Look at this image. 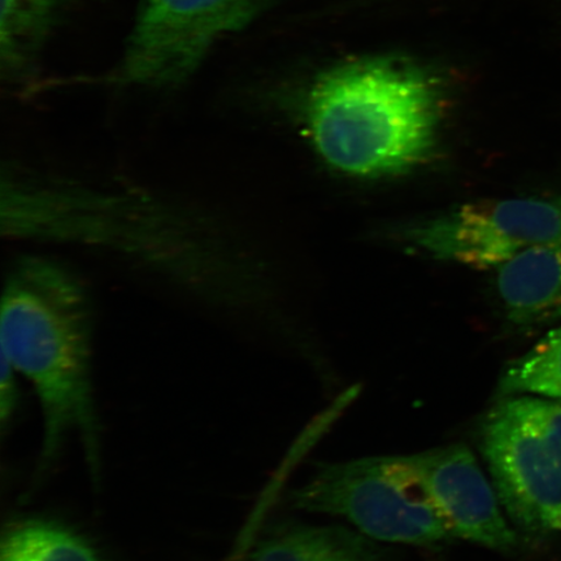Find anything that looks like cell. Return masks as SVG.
Masks as SVG:
<instances>
[{"instance_id": "4fadbf2b", "label": "cell", "mask_w": 561, "mask_h": 561, "mask_svg": "<svg viewBox=\"0 0 561 561\" xmlns=\"http://www.w3.org/2000/svg\"><path fill=\"white\" fill-rule=\"evenodd\" d=\"M18 371L13 368L9 360L2 355V380H0V419L2 425L12 417L13 411L18 404V383L15 375Z\"/></svg>"}, {"instance_id": "30bf717a", "label": "cell", "mask_w": 561, "mask_h": 561, "mask_svg": "<svg viewBox=\"0 0 561 561\" xmlns=\"http://www.w3.org/2000/svg\"><path fill=\"white\" fill-rule=\"evenodd\" d=\"M250 561H376L362 539L324 526L298 525L273 533Z\"/></svg>"}, {"instance_id": "52a82bcc", "label": "cell", "mask_w": 561, "mask_h": 561, "mask_svg": "<svg viewBox=\"0 0 561 561\" xmlns=\"http://www.w3.org/2000/svg\"><path fill=\"white\" fill-rule=\"evenodd\" d=\"M407 459L454 538L494 551L515 549L518 538L493 481L468 447L433 448Z\"/></svg>"}, {"instance_id": "7c38bea8", "label": "cell", "mask_w": 561, "mask_h": 561, "mask_svg": "<svg viewBox=\"0 0 561 561\" xmlns=\"http://www.w3.org/2000/svg\"><path fill=\"white\" fill-rule=\"evenodd\" d=\"M497 396L561 399V324L510 364L497 385Z\"/></svg>"}, {"instance_id": "6da1fadb", "label": "cell", "mask_w": 561, "mask_h": 561, "mask_svg": "<svg viewBox=\"0 0 561 561\" xmlns=\"http://www.w3.org/2000/svg\"><path fill=\"white\" fill-rule=\"evenodd\" d=\"M90 328L88 293L72 272L42 256L13 263L3 287L2 355L37 392L44 465L70 432L81 434L91 465L96 462Z\"/></svg>"}, {"instance_id": "9c48e42d", "label": "cell", "mask_w": 561, "mask_h": 561, "mask_svg": "<svg viewBox=\"0 0 561 561\" xmlns=\"http://www.w3.org/2000/svg\"><path fill=\"white\" fill-rule=\"evenodd\" d=\"M58 0H2L0 66L10 80L31 72L50 37Z\"/></svg>"}, {"instance_id": "277c9868", "label": "cell", "mask_w": 561, "mask_h": 561, "mask_svg": "<svg viewBox=\"0 0 561 561\" xmlns=\"http://www.w3.org/2000/svg\"><path fill=\"white\" fill-rule=\"evenodd\" d=\"M312 514L345 518L376 541L434 546L454 536L407 456H374L321 467L294 494Z\"/></svg>"}, {"instance_id": "5b68a950", "label": "cell", "mask_w": 561, "mask_h": 561, "mask_svg": "<svg viewBox=\"0 0 561 561\" xmlns=\"http://www.w3.org/2000/svg\"><path fill=\"white\" fill-rule=\"evenodd\" d=\"M271 0H140L115 83L175 89L192 79L214 48L244 30Z\"/></svg>"}, {"instance_id": "8992f818", "label": "cell", "mask_w": 561, "mask_h": 561, "mask_svg": "<svg viewBox=\"0 0 561 561\" xmlns=\"http://www.w3.org/2000/svg\"><path fill=\"white\" fill-rule=\"evenodd\" d=\"M410 238L434 257L496 270L525 250L561 242V196L469 203Z\"/></svg>"}, {"instance_id": "7a4b0ae2", "label": "cell", "mask_w": 561, "mask_h": 561, "mask_svg": "<svg viewBox=\"0 0 561 561\" xmlns=\"http://www.w3.org/2000/svg\"><path fill=\"white\" fill-rule=\"evenodd\" d=\"M439 83L425 70L389 59L348 62L314 81L305 116L316 151L357 178L404 173L436 146Z\"/></svg>"}, {"instance_id": "ba28073f", "label": "cell", "mask_w": 561, "mask_h": 561, "mask_svg": "<svg viewBox=\"0 0 561 561\" xmlns=\"http://www.w3.org/2000/svg\"><path fill=\"white\" fill-rule=\"evenodd\" d=\"M496 289L517 325L561 320V242L536 245L496 268Z\"/></svg>"}, {"instance_id": "8fae6325", "label": "cell", "mask_w": 561, "mask_h": 561, "mask_svg": "<svg viewBox=\"0 0 561 561\" xmlns=\"http://www.w3.org/2000/svg\"><path fill=\"white\" fill-rule=\"evenodd\" d=\"M0 561H103L85 538L60 524L26 520L4 533Z\"/></svg>"}, {"instance_id": "3957f363", "label": "cell", "mask_w": 561, "mask_h": 561, "mask_svg": "<svg viewBox=\"0 0 561 561\" xmlns=\"http://www.w3.org/2000/svg\"><path fill=\"white\" fill-rule=\"evenodd\" d=\"M480 446L512 525L561 531V399L500 398L482 420Z\"/></svg>"}]
</instances>
